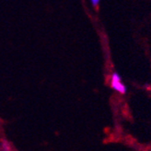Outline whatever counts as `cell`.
Segmentation results:
<instances>
[{"label":"cell","instance_id":"2","mask_svg":"<svg viewBox=\"0 0 151 151\" xmlns=\"http://www.w3.org/2000/svg\"><path fill=\"white\" fill-rule=\"evenodd\" d=\"M0 151H14L11 147V145L9 142L6 140H2L1 144H0Z\"/></svg>","mask_w":151,"mask_h":151},{"label":"cell","instance_id":"1","mask_svg":"<svg viewBox=\"0 0 151 151\" xmlns=\"http://www.w3.org/2000/svg\"><path fill=\"white\" fill-rule=\"evenodd\" d=\"M111 87L121 95H124L127 92V87L123 82L122 77L117 72H113L111 75Z\"/></svg>","mask_w":151,"mask_h":151},{"label":"cell","instance_id":"3","mask_svg":"<svg viewBox=\"0 0 151 151\" xmlns=\"http://www.w3.org/2000/svg\"><path fill=\"white\" fill-rule=\"evenodd\" d=\"M90 2H91L93 7H98L100 4V0H90Z\"/></svg>","mask_w":151,"mask_h":151}]
</instances>
